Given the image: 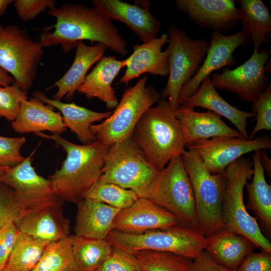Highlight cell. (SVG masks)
Segmentation results:
<instances>
[{
	"instance_id": "cell-26",
	"label": "cell",
	"mask_w": 271,
	"mask_h": 271,
	"mask_svg": "<svg viewBox=\"0 0 271 271\" xmlns=\"http://www.w3.org/2000/svg\"><path fill=\"white\" fill-rule=\"evenodd\" d=\"M33 96L43 103L57 109L62 114L63 122L66 127L75 133L84 145L89 144L96 141L90 129L92 123L107 118L112 113L111 111L97 112L77 105L74 102L65 103L50 99L39 91H35Z\"/></svg>"
},
{
	"instance_id": "cell-22",
	"label": "cell",
	"mask_w": 271,
	"mask_h": 271,
	"mask_svg": "<svg viewBox=\"0 0 271 271\" xmlns=\"http://www.w3.org/2000/svg\"><path fill=\"white\" fill-rule=\"evenodd\" d=\"M11 125L14 131L20 133L47 130L60 134L67 129L60 113L35 97L21 102L17 116Z\"/></svg>"
},
{
	"instance_id": "cell-18",
	"label": "cell",
	"mask_w": 271,
	"mask_h": 271,
	"mask_svg": "<svg viewBox=\"0 0 271 271\" xmlns=\"http://www.w3.org/2000/svg\"><path fill=\"white\" fill-rule=\"evenodd\" d=\"M91 3L110 20L125 24L143 43L157 38L160 32V20L135 4L121 0H93Z\"/></svg>"
},
{
	"instance_id": "cell-40",
	"label": "cell",
	"mask_w": 271,
	"mask_h": 271,
	"mask_svg": "<svg viewBox=\"0 0 271 271\" xmlns=\"http://www.w3.org/2000/svg\"><path fill=\"white\" fill-rule=\"evenodd\" d=\"M96 271H143L133 254L113 248L108 258Z\"/></svg>"
},
{
	"instance_id": "cell-36",
	"label": "cell",
	"mask_w": 271,
	"mask_h": 271,
	"mask_svg": "<svg viewBox=\"0 0 271 271\" xmlns=\"http://www.w3.org/2000/svg\"><path fill=\"white\" fill-rule=\"evenodd\" d=\"M143 271H189L192 260L167 252L140 250L133 254Z\"/></svg>"
},
{
	"instance_id": "cell-3",
	"label": "cell",
	"mask_w": 271,
	"mask_h": 271,
	"mask_svg": "<svg viewBox=\"0 0 271 271\" xmlns=\"http://www.w3.org/2000/svg\"><path fill=\"white\" fill-rule=\"evenodd\" d=\"M132 138L150 164L158 171L173 158L181 156L187 146L185 131L168 100L161 97L136 125Z\"/></svg>"
},
{
	"instance_id": "cell-38",
	"label": "cell",
	"mask_w": 271,
	"mask_h": 271,
	"mask_svg": "<svg viewBox=\"0 0 271 271\" xmlns=\"http://www.w3.org/2000/svg\"><path fill=\"white\" fill-rule=\"evenodd\" d=\"M251 112L255 114L256 124L249 136L252 139L261 130H271V85L269 83L263 92L252 103Z\"/></svg>"
},
{
	"instance_id": "cell-7",
	"label": "cell",
	"mask_w": 271,
	"mask_h": 271,
	"mask_svg": "<svg viewBox=\"0 0 271 271\" xmlns=\"http://www.w3.org/2000/svg\"><path fill=\"white\" fill-rule=\"evenodd\" d=\"M106 239L114 249L133 254L140 250L174 253L193 260L205 249L206 237L196 230L175 225L139 234L112 230Z\"/></svg>"
},
{
	"instance_id": "cell-34",
	"label": "cell",
	"mask_w": 271,
	"mask_h": 271,
	"mask_svg": "<svg viewBox=\"0 0 271 271\" xmlns=\"http://www.w3.org/2000/svg\"><path fill=\"white\" fill-rule=\"evenodd\" d=\"M32 271H78L72 235L49 243Z\"/></svg>"
},
{
	"instance_id": "cell-16",
	"label": "cell",
	"mask_w": 271,
	"mask_h": 271,
	"mask_svg": "<svg viewBox=\"0 0 271 271\" xmlns=\"http://www.w3.org/2000/svg\"><path fill=\"white\" fill-rule=\"evenodd\" d=\"M174 3L192 23L203 28L228 31L240 21L233 0H175Z\"/></svg>"
},
{
	"instance_id": "cell-43",
	"label": "cell",
	"mask_w": 271,
	"mask_h": 271,
	"mask_svg": "<svg viewBox=\"0 0 271 271\" xmlns=\"http://www.w3.org/2000/svg\"><path fill=\"white\" fill-rule=\"evenodd\" d=\"M236 271H271V252L261 250L247 254Z\"/></svg>"
},
{
	"instance_id": "cell-30",
	"label": "cell",
	"mask_w": 271,
	"mask_h": 271,
	"mask_svg": "<svg viewBox=\"0 0 271 271\" xmlns=\"http://www.w3.org/2000/svg\"><path fill=\"white\" fill-rule=\"evenodd\" d=\"M34 152H33L22 163L10 168L0 178V182L19 193L26 195L37 196L55 195L50 180L37 174L32 165L31 160Z\"/></svg>"
},
{
	"instance_id": "cell-19",
	"label": "cell",
	"mask_w": 271,
	"mask_h": 271,
	"mask_svg": "<svg viewBox=\"0 0 271 271\" xmlns=\"http://www.w3.org/2000/svg\"><path fill=\"white\" fill-rule=\"evenodd\" d=\"M174 112L185 131L187 148L198 140L220 137L243 138L237 130L227 125L215 112H196L185 103L179 105Z\"/></svg>"
},
{
	"instance_id": "cell-47",
	"label": "cell",
	"mask_w": 271,
	"mask_h": 271,
	"mask_svg": "<svg viewBox=\"0 0 271 271\" xmlns=\"http://www.w3.org/2000/svg\"><path fill=\"white\" fill-rule=\"evenodd\" d=\"M14 2L13 0H0V17L6 12L8 6Z\"/></svg>"
},
{
	"instance_id": "cell-25",
	"label": "cell",
	"mask_w": 271,
	"mask_h": 271,
	"mask_svg": "<svg viewBox=\"0 0 271 271\" xmlns=\"http://www.w3.org/2000/svg\"><path fill=\"white\" fill-rule=\"evenodd\" d=\"M185 103L191 108H206L225 117L235 126L243 139H249L246 130L247 119L255 116V114L251 111L239 110L226 101L212 85L210 76L201 82L197 91L187 99Z\"/></svg>"
},
{
	"instance_id": "cell-9",
	"label": "cell",
	"mask_w": 271,
	"mask_h": 271,
	"mask_svg": "<svg viewBox=\"0 0 271 271\" xmlns=\"http://www.w3.org/2000/svg\"><path fill=\"white\" fill-rule=\"evenodd\" d=\"M44 54L39 41L16 25L0 24V67L11 74L14 83L28 92Z\"/></svg>"
},
{
	"instance_id": "cell-21",
	"label": "cell",
	"mask_w": 271,
	"mask_h": 271,
	"mask_svg": "<svg viewBox=\"0 0 271 271\" xmlns=\"http://www.w3.org/2000/svg\"><path fill=\"white\" fill-rule=\"evenodd\" d=\"M72 64L52 87H56L57 91L53 99L61 101L65 98L71 100L76 91L85 81L87 73L95 63L103 57L107 47L101 44L96 43L92 46L86 45L83 41L79 42Z\"/></svg>"
},
{
	"instance_id": "cell-42",
	"label": "cell",
	"mask_w": 271,
	"mask_h": 271,
	"mask_svg": "<svg viewBox=\"0 0 271 271\" xmlns=\"http://www.w3.org/2000/svg\"><path fill=\"white\" fill-rule=\"evenodd\" d=\"M19 233L13 222H7L0 228V270L5 268Z\"/></svg>"
},
{
	"instance_id": "cell-12",
	"label": "cell",
	"mask_w": 271,
	"mask_h": 271,
	"mask_svg": "<svg viewBox=\"0 0 271 271\" xmlns=\"http://www.w3.org/2000/svg\"><path fill=\"white\" fill-rule=\"evenodd\" d=\"M270 54V49L253 51L251 57L236 68H224L221 73H213L210 76L212 85L216 89L236 94L243 101L253 102L269 83L265 73Z\"/></svg>"
},
{
	"instance_id": "cell-28",
	"label": "cell",
	"mask_w": 271,
	"mask_h": 271,
	"mask_svg": "<svg viewBox=\"0 0 271 271\" xmlns=\"http://www.w3.org/2000/svg\"><path fill=\"white\" fill-rule=\"evenodd\" d=\"M56 196H37L19 193L0 186V228L7 222L17 223L29 213L61 202Z\"/></svg>"
},
{
	"instance_id": "cell-37",
	"label": "cell",
	"mask_w": 271,
	"mask_h": 271,
	"mask_svg": "<svg viewBox=\"0 0 271 271\" xmlns=\"http://www.w3.org/2000/svg\"><path fill=\"white\" fill-rule=\"evenodd\" d=\"M28 92L23 91L13 83L0 86V118L4 117L13 121L16 118L22 101L28 99Z\"/></svg>"
},
{
	"instance_id": "cell-35",
	"label": "cell",
	"mask_w": 271,
	"mask_h": 271,
	"mask_svg": "<svg viewBox=\"0 0 271 271\" xmlns=\"http://www.w3.org/2000/svg\"><path fill=\"white\" fill-rule=\"evenodd\" d=\"M139 198L132 190L99 179L88 190L84 199L96 200L121 210L130 206Z\"/></svg>"
},
{
	"instance_id": "cell-50",
	"label": "cell",
	"mask_w": 271,
	"mask_h": 271,
	"mask_svg": "<svg viewBox=\"0 0 271 271\" xmlns=\"http://www.w3.org/2000/svg\"><path fill=\"white\" fill-rule=\"evenodd\" d=\"M0 271H3V270H0Z\"/></svg>"
},
{
	"instance_id": "cell-1",
	"label": "cell",
	"mask_w": 271,
	"mask_h": 271,
	"mask_svg": "<svg viewBox=\"0 0 271 271\" xmlns=\"http://www.w3.org/2000/svg\"><path fill=\"white\" fill-rule=\"evenodd\" d=\"M54 17L53 32L43 31L39 41L43 47L61 45L64 53L76 48L80 41L88 40L103 45L108 49L125 56L128 53L127 42L112 21L95 7L82 4H65L49 10Z\"/></svg>"
},
{
	"instance_id": "cell-48",
	"label": "cell",
	"mask_w": 271,
	"mask_h": 271,
	"mask_svg": "<svg viewBox=\"0 0 271 271\" xmlns=\"http://www.w3.org/2000/svg\"><path fill=\"white\" fill-rule=\"evenodd\" d=\"M135 4L138 5L141 8L149 10V8L152 4L150 1H135Z\"/></svg>"
},
{
	"instance_id": "cell-29",
	"label": "cell",
	"mask_w": 271,
	"mask_h": 271,
	"mask_svg": "<svg viewBox=\"0 0 271 271\" xmlns=\"http://www.w3.org/2000/svg\"><path fill=\"white\" fill-rule=\"evenodd\" d=\"M260 151L254 152L252 156L253 179L246 182L248 193L246 209L253 212L265 230H271V186L265 178L264 171L260 161Z\"/></svg>"
},
{
	"instance_id": "cell-23",
	"label": "cell",
	"mask_w": 271,
	"mask_h": 271,
	"mask_svg": "<svg viewBox=\"0 0 271 271\" xmlns=\"http://www.w3.org/2000/svg\"><path fill=\"white\" fill-rule=\"evenodd\" d=\"M123 67V60H118L114 56H104L87 75L77 91L88 99L98 98L105 103L108 109L115 108L118 100L112 83Z\"/></svg>"
},
{
	"instance_id": "cell-27",
	"label": "cell",
	"mask_w": 271,
	"mask_h": 271,
	"mask_svg": "<svg viewBox=\"0 0 271 271\" xmlns=\"http://www.w3.org/2000/svg\"><path fill=\"white\" fill-rule=\"evenodd\" d=\"M255 247L246 237L223 228L206 237L204 250L220 264L236 270Z\"/></svg>"
},
{
	"instance_id": "cell-11",
	"label": "cell",
	"mask_w": 271,
	"mask_h": 271,
	"mask_svg": "<svg viewBox=\"0 0 271 271\" xmlns=\"http://www.w3.org/2000/svg\"><path fill=\"white\" fill-rule=\"evenodd\" d=\"M170 51L169 78L162 91L161 97L168 98L171 109L177 107L179 91L187 81L193 78L202 64L209 47L205 38L191 39L186 32L175 24L168 29Z\"/></svg>"
},
{
	"instance_id": "cell-45",
	"label": "cell",
	"mask_w": 271,
	"mask_h": 271,
	"mask_svg": "<svg viewBox=\"0 0 271 271\" xmlns=\"http://www.w3.org/2000/svg\"><path fill=\"white\" fill-rule=\"evenodd\" d=\"M14 78L9 73L0 67V86L5 87L11 85Z\"/></svg>"
},
{
	"instance_id": "cell-5",
	"label": "cell",
	"mask_w": 271,
	"mask_h": 271,
	"mask_svg": "<svg viewBox=\"0 0 271 271\" xmlns=\"http://www.w3.org/2000/svg\"><path fill=\"white\" fill-rule=\"evenodd\" d=\"M252 175V163L244 157L238 158L225 169L222 223L224 228L246 237L256 247L271 252L269 239L262 233L256 219L249 214L244 202V188Z\"/></svg>"
},
{
	"instance_id": "cell-24",
	"label": "cell",
	"mask_w": 271,
	"mask_h": 271,
	"mask_svg": "<svg viewBox=\"0 0 271 271\" xmlns=\"http://www.w3.org/2000/svg\"><path fill=\"white\" fill-rule=\"evenodd\" d=\"M77 204L75 235L106 239L112 230L114 219L120 210L96 200L83 199Z\"/></svg>"
},
{
	"instance_id": "cell-4",
	"label": "cell",
	"mask_w": 271,
	"mask_h": 271,
	"mask_svg": "<svg viewBox=\"0 0 271 271\" xmlns=\"http://www.w3.org/2000/svg\"><path fill=\"white\" fill-rule=\"evenodd\" d=\"M135 192L173 214L180 225L197 231L193 188L181 156L172 159L148 185Z\"/></svg>"
},
{
	"instance_id": "cell-20",
	"label": "cell",
	"mask_w": 271,
	"mask_h": 271,
	"mask_svg": "<svg viewBox=\"0 0 271 271\" xmlns=\"http://www.w3.org/2000/svg\"><path fill=\"white\" fill-rule=\"evenodd\" d=\"M61 203L36 210L15 224L21 232L49 243L69 235V222L61 211Z\"/></svg>"
},
{
	"instance_id": "cell-46",
	"label": "cell",
	"mask_w": 271,
	"mask_h": 271,
	"mask_svg": "<svg viewBox=\"0 0 271 271\" xmlns=\"http://www.w3.org/2000/svg\"><path fill=\"white\" fill-rule=\"evenodd\" d=\"M260 161L261 165L268 175L271 173V160L264 150L260 151Z\"/></svg>"
},
{
	"instance_id": "cell-33",
	"label": "cell",
	"mask_w": 271,
	"mask_h": 271,
	"mask_svg": "<svg viewBox=\"0 0 271 271\" xmlns=\"http://www.w3.org/2000/svg\"><path fill=\"white\" fill-rule=\"evenodd\" d=\"M49 243L19 231L13 250L3 271H32Z\"/></svg>"
},
{
	"instance_id": "cell-41",
	"label": "cell",
	"mask_w": 271,
	"mask_h": 271,
	"mask_svg": "<svg viewBox=\"0 0 271 271\" xmlns=\"http://www.w3.org/2000/svg\"><path fill=\"white\" fill-rule=\"evenodd\" d=\"M16 12L23 21H28L37 17L47 9L56 8L54 0H16L14 2Z\"/></svg>"
},
{
	"instance_id": "cell-17",
	"label": "cell",
	"mask_w": 271,
	"mask_h": 271,
	"mask_svg": "<svg viewBox=\"0 0 271 271\" xmlns=\"http://www.w3.org/2000/svg\"><path fill=\"white\" fill-rule=\"evenodd\" d=\"M169 41L168 34H163L142 44L133 46L132 53L123 60L126 67L118 84L127 83L140 75L149 73L155 76H167L169 73L170 51L163 47Z\"/></svg>"
},
{
	"instance_id": "cell-15",
	"label": "cell",
	"mask_w": 271,
	"mask_h": 271,
	"mask_svg": "<svg viewBox=\"0 0 271 271\" xmlns=\"http://www.w3.org/2000/svg\"><path fill=\"white\" fill-rule=\"evenodd\" d=\"M180 225L177 217L151 200L139 197L130 206L116 215L112 230L127 234H139Z\"/></svg>"
},
{
	"instance_id": "cell-44",
	"label": "cell",
	"mask_w": 271,
	"mask_h": 271,
	"mask_svg": "<svg viewBox=\"0 0 271 271\" xmlns=\"http://www.w3.org/2000/svg\"><path fill=\"white\" fill-rule=\"evenodd\" d=\"M189 271H236L226 267L213 259L204 250L196 258L192 260Z\"/></svg>"
},
{
	"instance_id": "cell-6",
	"label": "cell",
	"mask_w": 271,
	"mask_h": 271,
	"mask_svg": "<svg viewBox=\"0 0 271 271\" xmlns=\"http://www.w3.org/2000/svg\"><path fill=\"white\" fill-rule=\"evenodd\" d=\"M181 157L193 188L197 231L207 237L224 228L222 217L224 173H210L195 150H185Z\"/></svg>"
},
{
	"instance_id": "cell-2",
	"label": "cell",
	"mask_w": 271,
	"mask_h": 271,
	"mask_svg": "<svg viewBox=\"0 0 271 271\" xmlns=\"http://www.w3.org/2000/svg\"><path fill=\"white\" fill-rule=\"evenodd\" d=\"M53 141L67 154L61 168L49 179L54 195L62 201L78 203L90 187L100 179L109 146L96 140L83 145L74 144L60 134L35 133Z\"/></svg>"
},
{
	"instance_id": "cell-49",
	"label": "cell",
	"mask_w": 271,
	"mask_h": 271,
	"mask_svg": "<svg viewBox=\"0 0 271 271\" xmlns=\"http://www.w3.org/2000/svg\"><path fill=\"white\" fill-rule=\"evenodd\" d=\"M9 169V167L0 166V178L3 176Z\"/></svg>"
},
{
	"instance_id": "cell-8",
	"label": "cell",
	"mask_w": 271,
	"mask_h": 271,
	"mask_svg": "<svg viewBox=\"0 0 271 271\" xmlns=\"http://www.w3.org/2000/svg\"><path fill=\"white\" fill-rule=\"evenodd\" d=\"M144 76L133 86L127 88L111 115L99 124H92L96 140L109 147L132 134L144 113L161 98L152 85H147Z\"/></svg>"
},
{
	"instance_id": "cell-13",
	"label": "cell",
	"mask_w": 271,
	"mask_h": 271,
	"mask_svg": "<svg viewBox=\"0 0 271 271\" xmlns=\"http://www.w3.org/2000/svg\"><path fill=\"white\" fill-rule=\"evenodd\" d=\"M188 148L198 153L210 173H224L229 164L245 154L270 150L271 138L267 136L248 140L220 137L195 141Z\"/></svg>"
},
{
	"instance_id": "cell-10",
	"label": "cell",
	"mask_w": 271,
	"mask_h": 271,
	"mask_svg": "<svg viewBox=\"0 0 271 271\" xmlns=\"http://www.w3.org/2000/svg\"><path fill=\"white\" fill-rule=\"evenodd\" d=\"M100 179L134 192L148 185L160 171L149 162L132 134L109 147Z\"/></svg>"
},
{
	"instance_id": "cell-14",
	"label": "cell",
	"mask_w": 271,
	"mask_h": 271,
	"mask_svg": "<svg viewBox=\"0 0 271 271\" xmlns=\"http://www.w3.org/2000/svg\"><path fill=\"white\" fill-rule=\"evenodd\" d=\"M250 35L244 29L229 36L222 35L218 31H213L210 45L205 58L195 75L181 87L177 99L178 106L186 102L196 92L201 82L214 71L230 67L237 63L233 56L239 47H245Z\"/></svg>"
},
{
	"instance_id": "cell-32",
	"label": "cell",
	"mask_w": 271,
	"mask_h": 271,
	"mask_svg": "<svg viewBox=\"0 0 271 271\" xmlns=\"http://www.w3.org/2000/svg\"><path fill=\"white\" fill-rule=\"evenodd\" d=\"M72 250L78 271H96L108 258L113 247L106 239L72 235Z\"/></svg>"
},
{
	"instance_id": "cell-31",
	"label": "cell",
	"mask_w": 271,
	"mask_h": 271,
	"mask_svg": "<svg viewBox=\"0 0 271 271\" xmlns=\"http://www.w3.org/2000/svg\"><path fill=\"white\" fill-rule=\"evenodd\" d=\"M238 9L243 29L249 33L253 51H258L262 43L268 44L271 36V16L261 0H239Z\"/></svg>"
},
{
	"instance_id": "cell-39",
	"label": "cell",
	"mask_w": 271,
	"mask_h": 271,
	"mask_svg": "<svg viewBox=\"0 0 271 271\" xmlns=\"http://www.w3.org/2000/svg\"><path fill=\"white\" fill-rule=\"evenodd\" d=\"M26 141L25 137L0 136V166L12 168L22 163L25 158L21 155L20 150Z\"/></svg>"
}]
</instances>
